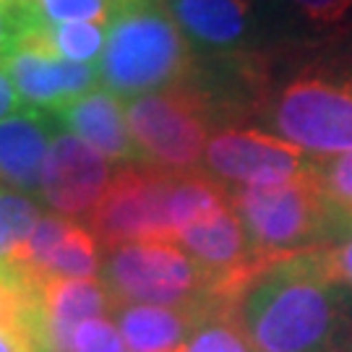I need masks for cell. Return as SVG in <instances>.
I'll list each match as a JSON object with an SVG mask.
<instances>
[{
	"label": "cell",
	"instance_id": "1",
	"mask_svg": "<svg viewBox=\"0 0 352 352\" xmlns=\"http://www.w3.org/2000/svg\"><path fill=\"white\" fill-rule=\"evenodd\" d=\"M227 311L256 352H352V314L316 251L264 261Z\"/></svg>",
	"mask_w": 352,
	"mask_h": 352
},
{
	"label": "cell",
	"instance_id": "2",
	"mask_svg": "<svg viewBox=\"0 0 352 352\" xmlns=\"http://www.w3.org/2000/svg\"><path fill=\"white\" fill-rule=\"evenodd\" d=\"M253 126L316 160L352 151V37L316 47H266Z\"/></svg>",
	"mask_w": 352,
	"mask_h": 352
},
{
	"label": "cell",
	"instance_id": "3",
	"mask_svg": "<svg viewBox=\"0 0 352 352\" xmlns=\"http://www.w3.org/2000/svg\"><path fill=\"white\" fill-rule=\"evenodd\" d=\"M199 55L164 0H126L107 26L100 81L115 97L133 100L190 81Z\"/></svg>",
	"mask_w": 352,
	"mask_h": 352
},
{
	"label": "cell",
	"instance_id": "4",
	"mask_svg": "<svg viewBox=\"0 0 352 352\" xmlns=\"http://www.w3.org/2000/svg\"><path fill=\"white\" fill-rule=\"evenodd\" d=\"M227 190L261 261L316 251L350 230L329 206L316 175V164L308 175L289 183Z\"/></svg>",
	"mask_w": 352,
	"mask_h": 352
},
{
	"label": "cell",
	"instance_id": "5",
	"mask_svg": "<svg viewBox=\"0 0 352 352\" xmlns=\"http://www.w3.org/2000/svg\"><path fill=\"white\" fill-rule=\"evenodd\" d=\"M102 282L115 302L209 311L225 305L217 279L175 240H136L102 253Z\"/></svg>",
	"mask_w": 352,
	"mask_h": 352
},
{
	"label": "cell",
	"instance_id": "6",
	"mask_svg": "<svg viewBox=\"0 0 352 352\" xmlns=\"http://www.w3.org/2000/svg\"><path fill=\"white\" fill-rule=\"evenodd\" d=\"M126 120L139 162L173 175L201 170L206 144L219 128L212 102L193 78L128 100Z\"/></svg>",
	"mask_w": 352,
	"mask_h": 352
},
{
	"label": "cell",
	"instance_id": "7",
	"mask_svg": "<svg viewBox=\"0 0 352 352\" xmlns=\"http://www.w3.org/2000/svg\"><path fill=\"white\" fill-rule=\"evenodd\" d=\"M173 173L144 162L118 164L97 209L89 214L91 235L104 251L136 240H173Z\"/></svg>",
	"mask_w": 352,
	"mask_h": 352
},
{
	"label": "cell",
	"instance_id": "8",
	"mask_svg": "<svg viewBox=\"0 0 352 352\" xmlns=\"http://www.w3.org/2000/svg\"><path fill=\"white\" fill-rule=\"evenodd\" d=\"M316 157L258 126H222L212 133L201 170L225 188L279 186L314 170Z\"/></svg>",
	"mask_w": 352,
	"mask_h": 352
},
{
	"label": "cell",
	"instance_id": "9",
	"mask_svg": "<svg viewBox=\"0 0 352 352\" xmlns=\"http://www.w3.org/2000/svg\"><path fill=\"white\" fill-rule=\"evenodd\" d=\"M199 60H230L266 47L261 0H164Z\"/></svg>",
	"mask_w": 352,
	"mask_h": 352
},
{
	"label": "cell",
	"instance_id": "10",
	"mask_svg": "<svg viewBox=\"0 0 352 352\" xmlns=\"http://www.w3.org/2000/svg\"><path fill=\"white\" fill-rule=\"evenodd\" d=\"M115 170L110 160L71 131H58L39 177V196L68 219L89 217L102 201Z\"/></svg>",
	"mask_w": 352,
	"mask_h": 352
},
{
	"label": "cell",
	"instance_id": "11",
	"mask_svg": "<svg viewBox=\"0 0 352 352\" xmlns=\"http://www.w3.org/2000/svg\"><path fill=\"white\" fill-rule=\"evenodd\" d=\"M3 68L21 104L47 115L60 113L100 81V65L71 63L37 42H21Z\"/></svg>",
	"mask_w": 352,
	"mask_h": 352
},
{
	"label": "cell",
	"instance_id": "12",
	"mask_svg": "<svg viewBox=\"0 0 352 352\" xmlns=\"http://www.w3.org/2000/svg\"><path fill=\"white\" fill-rule=\"evenodd\" d=\"M175 243L217 279L225 305L235 289L264 264L253 251L251 238L232 204L177 232Z\"/></svg>",
	"mask_w": 352,
	"mask_h": 352
},
{
	"label": "cell",
	"instance_id": "13",
	"mask_svg": "<svg viewBox=\"0 0 352 352\" xmlns=\"http://www.w3.org/2000/svg\"><path fill=\"white\" fill-rule=\"evenodd\" d=\"M113 295L100 277L42 279L37 282L32 340L39 352H71L76 329L89 318L113 316Z\"/></svg>",
	"mask_w": 352,
	"mask_h": 352
},
{
	"label": "cell",
	"instance_id": "14",
	"mask_svg": "<svg viewBox=\"0 0 352 352\" xmlns=\"http://www.w3.org/2000/svg\"><path fill=\"white\" fill-rule=\"evenodd\" d=\"M269 47H316L352 37V0H261Z\"/></svg>",
	"mask_w": 352,
	"mask_h": 352
},
{
	"label": "cell",
	"instance_id": "15",
	"mask_svg": "<svg viewBox=\"0 0 352 352\" xmlns=\"http://www.w3.org/2000/svg\"><path fill=\"white\" fill-rule=\"evenodd\" d=\"M58 131L52 115L29 107L0 120V190L39 193L42 167Z\"/></svg>",
	"mask_w": 352,
	"mask_h": 352
},
{
	"label": "cell",
	"instance_id": "16",
	"mask_svg": "<svg viewBox=\"0 0 352 352\" xmlns=\"http://www.w3.org/2000/svg\"><path fill=\"white\" fill-rule=\"evenodd\" d=\"M52 118L63 131H71L74 136L87 141L89 146L102 151L110 162H139V151L133 146L131 131H128L126 110L120 104V97H115L110 89H91L84 97L65 104Z\"/></svg>",
	"mask_w": 352,
	"mask_h": 352
},
{
	"label": "cell",
	"instance_id": "17",
	"mask_svg": "<svg viewBox=\"0 0 352 352\" xmlns=\"http://www.w3.org/2000/svg\"><path fill=\"white\" fill-rule=\"evenodd\" d=\"M204 314L206 311L115 302L113 321L128 352H177Z\"/></svg>",
	"mask_w": 352,
	"mask_h": 352
},
{
	"label": "cell",
	"instance_id": "18",
	"mask_svg": "<svg viewBox=\"0 0 352 352\" xmlns=\"http://www.w3.org/2000/svg\"><path fill=\"white\" fill-rule=\"evenodd\" d=\"M21 42H37L71 63L97 65L104 55L107 29L100 24H84V21L58 26H29Z\"/></svg>",
	"mask_w": 352,
	"mask_h": 352
},
{
	"label": "cell",
	"instance_id": "19",
	"mask_svg": "<svg viewBox=\"0 0 352 352\" xmlns=\"http://www.w3.org/2000/svg\"><path fill=\"white\" fill-rule=\"evenodd\" d=\"M102 269L100 243L91 235V230L81 227L74 222L55 251L42 261L37 272H34V282L42 279H89L97 277Z\"/></svg>",
	"mask_w": 352,
	"mask_h": 352
},
{
	"label": "cell",
	"instance_id": "20",
	"mask_svg": "<svg viewBox=\"0 0 352 352\" xmlns=\"http://www.w3.org/2000/svg\"><path fill=\"white\" fill-rule=\"evenodd\" d=\"M120 0H26L24 16L29 26L58 24H100L110 26L115 13L120 11Z\"/></svg>",
	"mask_w": 352,
	"mask_h": 352
},
{
	"label": "cell",
	"instance_id": "21",
	"mask_svg": "<svg viewBox=\"0 0 352 352\" xmlns=\"http://www.w3.org/2000/svg\"><path fill=\"white\" fill-rule=\"evenodd\" d=\"M177 352H256L227 305L212 308L199 318Z\"/></svg>",
	"mask_w": 352,
	"mask_h": 352
},
{
	"label": "cell",
	"instance_id": "22",
	"mask_svg": "<svg viewBox=\"0 0 352 352\" xmlns=\"http://www.w3.org/2000/svg\"><path fill=\"white\" fill-rule=\"evenodd\" d=\"M39 204L26 193L0 190V261L11 264L39 222Z\"/></svg>",
	"mask_w": 352,
	"mask_h": 352
},
{
	"label": "cell",
	"instance_id": "23",
	"mask_svg": "<svg viewBox=\"0 0 352 352\" xmlns=\"http://www.w3.org/2000/svg\"><path fill=\"white\" fill-rule=\"evenodd\" d=\"M316 175L337 219L352 227V151L316 160Z\"/></svg>",
	"mask_w": 352,
	"mask_h": 352
},
{
	"label": "cell",
	"instance_id": "24",
	"mask_svg": "<svg viewBox=\"0 0 352 352\" xmlns=\"http://www.w3.org/2000/svg\"><path fill=\"white\" fill-rule=\"evenodd\" d=\"M316 258L334 287H340L342 292L344 289L352 292V227L337 235L331 243L316 248Z\"/></svg>",
	"mask_w": 352,
	"mask_h": 352
},
{
	"label": "cell",
	"instance_id": "25",
	"mask_svg": "<svg viewBox=\"0 0 352 352\" xmlns=\"http://www.w3.org/2000/svg\"><path fill=\"white\" fill-rule=\"evenodd\" d=\"M71 352H128L126 342L110 316L89 318L76 329Z\"/></svg>",
	"mask_w": 352,
	"mask_h": 352
},
{
	"label": "cell",
	"instance_id": "26",
	"mask_svg": "<svg viewBox=\"0 0 352 352\" xmlns=\"http://www.w3.org/2000/svg\"><path fill=\"white\" fill-rule=\"evenodd\" d=\"M26 32V16L21 6H3L0 3V65L21 45Z\"/></svg>",
	"mask_w": 352,
	"mask_h": 352
},
{
	"label": "cell",
	"instance_id": "27",
	"mask_svg": "<svg viewBox=\"0 0 352 352\" xmlns=\"http://www.w3.org/2000/svg\"><path fill=\"white\" fill-rule=\"evenodd\" d=\"M0 352H39L21 327H0Z\"/></svg>",
	"mask_w": 352,
	"mask_h": 352
},
{
	"label": "cell",
	"instance_id": "28",
	"mask_svg": "<svg viewBox=\"0 0 352 352\" xmlns=\"http://www.w3.org/2000/svg\"><path fill=\"white\" fill-rule=\"evenodd\" d=\"M19 110H21V100H19L6 68H0V120H6L8 115L19 113Z\"/></svg>",
	"mask_w": 352,
	"mask_h": 352
},
{
	"label": "cell",
	"instance_id": "29",
	"mask_svg": "<svg viewBox=\"0 0 352 352\" xmlns=\"http://www.w3.org/2000/svg\"><path fill=\"white\" fill-rule=\"evenodd\" d=\"M13 272V266L11 264H6V261H0V277H8Z\"/></svg>",
	"mask_w": 352,
	"mask_h": 352
},
{
	"label": "cell",
	"instance_id": "30",
	"mask_svg": "<svg viewBox=\"0 0 352 352\" xmlns=\"http://www.w3.org/2000/svg\"><path fill=\"white\" fill-rule=\"evenodd\" d=\"M3 6H24L26 0H0Z\"/></svg>",
	"mask_w": 352,
	"mask_h": 352
},
{
	"label": "cell",
	"instance_id": "31",
	"mask_svg": "<svg viewBox=\"0 0 352 352\" xmlns=\"http://www.w3.org/2000/svg\"><path fill=\"white\" fill-rule=\"evenodd\" d=\"M120 3H126V0H120Z\"/></svg>",
	"mask_w": 352,
	"mask_h": 352
}]
</instances>
